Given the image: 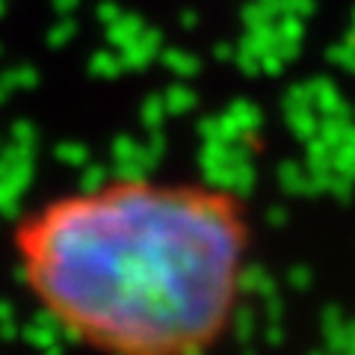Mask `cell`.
I'll return each mask as SVG.
<instances>
[{"mask_svg":"<svg viewBox=\"0 0 355 355\" xmlns=\"http://www.w3.org/2000/svg\"><path fill=\"white\" fill-rule=\"evenodd\" d=\"M21 293L86 355H219L258 261V216L237 184L119 169L60 187L6 222Z\"/></svg>","mask_w":355,"mask_h":355,"instance_id":"obj_1","label":"cell"}]
</instances>
